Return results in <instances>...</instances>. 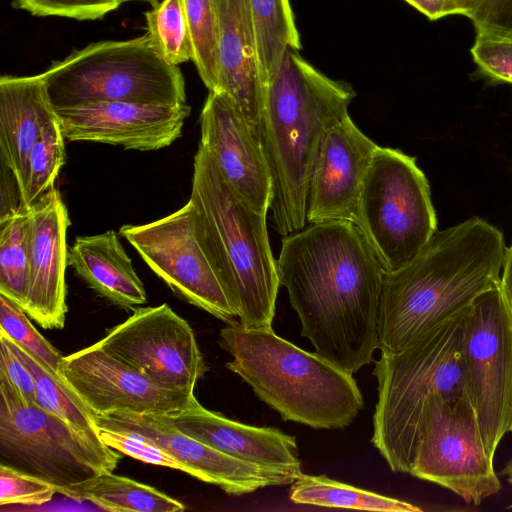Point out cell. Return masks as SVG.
<instances>
[{
    "instance_id": "6da1fadb",
    "label": "cell",
    "mask_w": 512,
    "mask_h": 512,
    "mask_svg": "<svg viewBox=\"0 0 512 512\" xmlns=\"http://www.w3.org/2000/svg\"><path fill=\"white\" fill-rule=\"evenodd\" d=\"M276 266L315 352L351 374L371 363L385 270L356 224L309 223L283 236Z\"/></svg>"
},
{
    "instance_id": "7a4b0ae2",
    "label": "cell",
    "mask_w": 512,
    "mask_h": 512,
    "mask_svg": "<svg viewBox=\"0 0 512 512\" xmlns=\"http://www.w3.org/2000/svg\"><path fill=\"white\" fill-rule=\"evenodd\" d=\"M507 247L480 217L436 231L401 268L385 272L377 319L378 349L396 353L500 284Z\"/></svg>"
},
{
    "instance_id": "3957f363",
    "label": "cell",
    "mask_w": 512,
    "mask_h": 512,
    "mask_svg": "<svg viewBox=\"0 0 512 512\" xmlns=\"http://www.w3.org/2000/svg\"><path fill=\"white\" fill-rule=\"evenodd\" d=\"M353 87L314 68L289 47L263 88L259 140L271 177L274 229L286 236L306 226L310 175L322 137L348 115Z\"/></svg>"
},
{
    "instance_id": "277c9868",
    "label": "cell",
    "mask_w": 512,
    "mask_h": 512,
    "mask_svg": "<svg viewBox=\"0 0 512 512\" xmlns=\"http://www.w3.org/2000/svg\"><path fill=\"white\" fill-rule=\"evenodd\" d=\"M189 203L198 243L239 323L249 329L272 328L280 283L267 214L256 211L226 182L200 143Z\"/></svg>"
},
{
    "instance_id": "5b68a950",
    "label": "cell",
    "mask_w": 512,
    "mask_h": 512,
    "mask_svg": "<svg viewBox=\"0 0 512 512\" xmlns=\"http://www.w3.org/2000/svg\"><path fill=\"white\" fill-rule=\"evenodd\" d=\"M219 345L233 358L226 368L285 421L341 429L364 407L353 374L281 338L272 328L228 324L220 331Z\"/></svg>"
},
{
    "instance_id": "8992f818",
    "label": "cell",
    "mask_w": 512,
    "mask_h": 512,
    "mask_svg": "<svg viewBox=\"0 0 512 512\" xmlns=\"http://www.w3.org/2000/svg\"><path fill=\"white\" fill-rule=\"evenodd\" d=\"M469 306L396 353H381L373 371L378 398L372 443L393 472L410 473L425 406L439 394L465 392L463 344Z\"/></svg>"
},
{
    "instance_id": "52a82bcc",
    "label": "cell",
    "mask_w": 512,
    "mask_h": 512,
    "mask_svg": "<svg viewBox=\"0 0 512 512\" xmlns=\"http://www.w3.org/2000/svg\"><path fill=\"white\" fill-rule=\"evenodd\" d=\"M54 109L103 101L186 103L185 80L148 34L92 43L39 74Z\"/></svg>"
},
{
    "instance_id": "ba28073f",
    "label": "cell",
    "mask_w": 512,
    "mask_h": 512,
    "mask_svg": "<svg viewBox=\"0 0 512 512\" xmlns=\"http://www.w3.org/2000/svg\"><path fill=\"white\" fill-rule=\"evenodd\" d=\"M354 223L385 272L409 263L437 231L430 186L416 158L378 146L365 176Z\"/></svg>"
},
{
    "instance_id": "9c48e42d",
    "label": "cell",
    "mask_w": 512,
    "mask_h": 512,
    "mask_svg": "<svg viewBox=\"0 0 512 512\" xmlns=\"http://www.w3.org/2000/svg\"><path fill=\"white\" fill-rule=\"evenodd\" d=\"M120 459L117 450L95 445L0 381V464L47 481L69 497L73 485L113 471Z\"/></svg>"
},
{
    "instance_id": "30bf717a",
    "label": "cell",
    "mask_w": 512,
    "mask_h": 512,
    "mask_svg": "<svg viewBox=\"0 0 512 512\" xmlns=\"http://www.w3.org/2000/svg\"><path fill=\"white\" fill-rule=\"evenodd\" d=\"M493 459L468 395L453 399L433 395L425 406L409 474L478 506L502 487Z\"/></svg>"
},
{
    "instance_id": "8fae6325",
    "label": "cell",
    "mask_w": 512,
    "mask_h": 512,
    "mask_svg": "<svg viewBox=\"0 0 512 512\" xmlns=\"http://www.w3.org/2000/svg\"><path fill=\"white\" fill-rule=\"evenodd\" d=\"M463 375L484 445L494 458L512 412V319L499 285L469 306Z\"/></svg>"
},
{
    "instance_id": "7c38bea8",
    "label": "cell",
    "mask_w": 512,
    "mask_h": 512,
    "mask_svg": "<svg viewBox=\"0 0 512 512\" xmlns=\"http://www.w3.org/2000/svg\"><path fill=\"white\" fill-rule=\"evenodd\" d=\"M119 234L174 293L227 324L239 323L198 243L189 201L153 222L123 225Z\"/></svg>"
},
{
    "instance_id": "4fadbf2b",
    "label": "cell",
    "mask_w": 512,
    "mask_h": 512,
    "mask_svg": "<svg viewBox=\"0 0 512 512\" xmlns=\"http://www.w3.org/2000/svg\"><path fill=\"white\" fill-rule=\"evenodd\" d=\"M97 344L165 386L194 392L207 371L188 322L164 303L141 307Z\"/></svg>"
},
{
    "instance_id": "5bb4252c",
    "label": "cell",
    "mask_w": 512,
    "mask_h": 512,
    "mask_svg": "<svg viewBox=\"0 0 512 512\" xmlns=\"http://www.w3.org/2000/svg\"><path fill=\"white\" fill-rule=\"evenodd\" d=\"M60 373L95 416L115 412L169 416L195 397L194 392L152 380L97 343L63 357Z\"/></svg>"
},
{
    "instance_id": "9a60e30c",
    "label": "cell",
    "mask_w": 512,
    "mask_h": 512,
    "mask_svg": "<svg viewBox=\"0 0 512 512\" xmlns=\"http://www.w3.org/2000/svg\"><path fill=\"white\" fill-rule=\"evenodd\" d=\"M96 421L101 428L146 437L175 458L183 466V472L230 495L292 484L295 480L224 454L181 432L163 415L115 412L96 416Z\"/></svg>"
},
{
    "instance_id": "2e32d148",
    "label": "cell",
    "mask_w": 512,
    "mask_h": 512,
    "mask_svg": "<svg viewBox=\"0 0 512 512\" xmlns=\"http://www.w3.org/2000/svg\"><path fill=\"white\" fill-rule=\"evenodd\" d=\"M65 139L152 151L170 146L182 135L191 112L181 105L103 101L54 109Z\"/></svg>"
},
{
    "instance_id": "e0dca14e",
    "label": "cell",
    "mask_w": 512,
    "mask_h": 512,
    "mask_svg": "<svg viewBox=\"0 0 512 512\" xmlns=\"http://www.w3.org/2000/svg\"><path fill=\"white\" fill-rule=\"evenodd\" d=\"M69 226L67 207L55 187L27 209L29 281L22 309L44 329L65 325Z\"/></svg>"
},
{
    "instance_id": "ac0fdd59",
    "label": "cell",
    "mask_w": 512,
    "mask_h": 512,
    "mask_svg": "<svg viewBox=\"0 0 512 512\" xmlns=\"http://www.w3.org/2000/svg\"><path fill=\"white\" fill-rule=\"evenodd\" d=\"M377 147L349 114L327 129L310 175L308 224L354 222L361 188Z\"/></svg>"
},
{
    "instance_id": "d6986e66",
    "label": "cell",
    "mask_w": 512,
    "mask_h": 512,
    "mask_svg": "<svg viewBox=\"0 0 512 512\" xmlns=\"http://www.w3.org/2000/svg\"><path fill=\"white\" fill-rule=\"evenodd\" d=\"M200 144L226 182L256 211L267 214L271 177L260 141L223 92L209 91L200 114Z\"/></svg>"
},
{
    "instance_id": "ffe728a7",
    "label": "cell",
    "mask_w": 512,
    "mask_h": 512,
    "mask_svg": "<svg viewBox=\"0 0 512 512\" xmlns=\"http://www.w3.org/2000/svg\"><path fill=\"white\" fill-rule=\"evenodd\" d=\"M166 417L181 432L233 458L294 479L302 474L295 436L279 429L230 420L207 410L195 397Z\"/></svg>"
},
{
    "instance_id": "44dd1931",
    "label": "cell",
    "mask_w": 512,
    "mask_h": 512,
    "mask_svg": "<svg viewBox=\"0 0 512 512\" xmlns=\"http://www.w3.org/2000/svg\"><path fill=\"white\" fill-rule=\"evenodd\" d=\"M213 1L220 61L216 92L231 98L259 140L263 88L250 0Z\"/></svg>"
},
{
    "instance_id": "7402d4cb",
    "label": "cell",
    "mask_w": 512,
    "mask_h": 512,
    "mask_svg": "<svg viewBox=\"0 0 512 512\" xmlns=\"http://www.w3.org/2000/svg\"><path fill=\"white\" fill-rule=\"evenodd\" d=\"M55 117L40 75L0 78V159L18 185L24 164L44 126Z\"/></svg>"
},
{
    "instance_id": "603a6c76",
    "label": "cell",
    "mask_w": 512,
    "mask_h": 512,
    "mask_svg": "<svg viewBox=\"0 0 512 512\" xmlns=\"http://www.w3.org/2000/svg\"><path fill=\"white\" fill-rule=\"evenodd\" d=\"M68 265L99 296L123 308L147 301L146 291L117 233L76 237Z\"/></svg>"
},
{
    "instance_id": "cb8c5ba5",
    "label": "cell",
    "mask_w": 512,
    "mask_h": 512,
    "mask_svg": "<svg viewBox=\"0 0 512 512\" xmlns=\"http://www.w3.org/2000/svg\"><path fill=\"white\" fill-rule=\"evenodd\" d=\"M69 498L89 501L106 511L176 512L186 509L178 500L159 490L112 471L73 485Z\"/></svg>"
},
{
    "instance_id": "d4e9b609",
    "label": "cell",
    "mask_w": 512,
    "mask_h": 512,
    "mask_svg": "<svg viewBox=\"0 0 512 512\" xmlns=\"http://www.w3.org/2000/svg\"><path fill=\"white\" fill-rule=\"evenodd\" d=\"M9 347L23 361L35 380V403L58 416L95 445L106 448L100 437L96 416L66 383L47 371L31 355L0 334Z\"/></svg>"
},
{
    "instance_id": "484cf974",
    "label": "cell",
    "mask_w": 512,
    "mask_h": 512,
    "mask_svg": "<svg viewBox=\"0 0 512 512\" xmlns=\"http://www.w3.org/2000/svg\"><path fill=\"white\" fill-rule=\"evenodd\" d=\"M262 88L279 68L287 48H301L289 0H250Z\"/></svg>"
},
{
    "instance_id": "4316f807",
    "label": "cell",
    "mask_w": 512,
    "mask_h": 512,
    "mask_svg": "<svg viewBox=\"0 0 512 512\" xmlns=\"http://www.w3.org/2000/svg\"><path fill=\"white\" fill-rule=\"evenodd\" d=\"M290 499L297 504L366 511L419 512L405 501L341 483L325 475H299L292 483Z\"/></svg>"
},
{
    "instance_id": "83f0119b",
    "label": "cell",
    "mask_w": 512,
    "mask_h": 512,
    "mask_svg": "<svg viewBox=\"0 0 512 512\" xmlns=\"http://www.w3.org/2000/svg\"><path fill=\"white\" fill-rule=\"evenodd\" d=\"M55 114L30 149L19 183L21 202L28 209L40 196L54 188L65 163V143Z\"/></svg>"
},
{
    "instance_id": "f1b7e54d",
    "label": "cell",
    "mask_w": 512,
    "mask_h": 512,
    "mask_svg": "<svg viewBox=\"0 0 512 512\" xmlns=\"http://www.w3.org/2000/svg\"><path fill=\"white\" fill-rule=\"evenodd\" d=\"M29 281L27 209L0 219V294L21 308Z\"/></svg>"
},
{
    "instance_id": "f546056e",
    "label": "cell",
    "mask_w": 512,
    "mask_h": 512,
    "mask_svg": "<svg viewBox=\"0 0 512 512\" xmlns=\"http://www.w3.org/2000/svg\"><path fill=\"white\" fill-rule=\"evenodd\" d=\"M189 28L192 58L198 74L209 91L219 83V38L213 0H182Z\"/></svg>"
},
{
    "instance_id": "4dcf8cb0",
    "label": "cell",
    "mask_w": 512,
    "mask_h": 512,
    "mask_svg": "<svg viewBox=\"0 0 512 512\" xmlns=\"http://www.w3.org/2000/svg\"><path fill=\"white\" fill-rule=\"evenodd\" d=\"M147 34L159 54L178 66L192 58V44L182 0H162L146 12Z\"/></svg>"
},
{
    "instance_id": "1f68e13d",
    "label": "cell",
    "mask_w": 512,
    "mask_h": 512,
    "mask_svg": "<svg viewBox=\"0 0 512 512\" xmlns=\"http://www.w3.org/2000/svg\"><path fill=\"white\" fill-rule=\"evenodd\" d=\"M24 310L0 294V334L31 355L55 376L60 373L63 356L34 328Z\"/></svg>"
},
{
    "instance_id": "d6a6232c",
    "label": "cell",
    "mask_w": 512,
    "mask_h": 512,
    "mask_svg": "<svg viewBox=\"0 0 512 512\" xmlns=\"http://www.w3.org/2000/svg\"><path fill=\"white\" fill-rule=\"evenodd\" d=\"M57 489L51 483L0 464V505L40 506L49 502Z\"/></svg>"
},
{
    "instance_id": "836d02e7",
    "label": "cell",
    "mask_w": 512,
    "mask_h": 512,
    "mask_svg": "<svg viewBox=\"0 0 512 512\" xmlns=\"http://www.w3.org/2000/svg\"><path fill=\"white\" fill-rule=\"evenodd\" d=\"M470 51L484 75L497 82L512 84V37L476 33Z\"/></svg>"
},
{
    "instance_id": "e575fe53",
    "label": "cell",
    "mask_w": 512,
    "mask_h": 512,
    "mask_svg": "<svg viewBox=\"0 0 512 512\" xmlns=\"http://www.w3.org/2000/svg\"><path fill=\"white\" fill-rule=\"evenodd\" d=\"M120 0H14V6L35 16L96 20L116 10Z\"/></svg>"
},
{
    "instance_id": "d590c367",
    "label": "cell",
    "mask_w": 512,
    "mask_h": 512,
    "mask_svg": "<svg viewBox=\"0 0 512 512\" xmlns=\"http://www.w3.org/2000/svg\"><path fill=\"white\" fill-rule=\"evenodd\" d=\"M100 428L101 440L110 448L147 464L183 471V466L146 437L131 432Z\"/></svg>"
},
{
    "instance_id": "8d00e7d4",
    "label": "cell",
    "mask_w": 512,
    "mask_h": 512,
    "mask_svg": "<svg viewBox=\"0 0 512 512\" xmlns=\"http://www.w3.org/2000/svg\"><path fill=\"white\" fill-rule=\"evenodd\" d=\"M466 17L476 33L512 37V0H474Z\"/></svg>"
},
{
    "instance_id": "74e56055",
    "label": "cell",
    "mask_w": 512,
    "mask_h": 512,
    "mask_svg": "<svg viewBox=\"0 0 512 512\" xmlns=\"http://www.w3.org/2000/svg\"><path fill=\"white\" fill-rule=\"evenodd\" d=\"M0 381L5 382L24 402H35V380L32 373L1 337Z\"/></svg>"
},
{
    "instance_id": "f35d334b",
    "label": "cell",
    "mask_w": 512,
    "mask_h": 512,
    "mask_svg": "<svg viewBox=\"0 0 512 512\" xmlns=\"http://www.w3.org/2000/svg\"><path fill=\"white\" fill-rule=\"evenodd\" d=\"M430 20L459 15L455 0H405Z\"/></svg>"
},
{
    "instance_id": "ab89813d",
    "label": "cell",
    "mask_w": 512,
    "mask_h": 512,
    "mask_svg": "<svg viewBox=\"0 0 512 512\" xmlns=\"http://www.w3.org/2000/svg\"><path fill=\"white\" fill-rule=\"evenodd\" d=\"M499 287L512 319V243L505 253Z\"/></svg>"
},
{
    "instance_id": "60d3db41",
    "label": "cell",
    "mask_w": 512,
    "mask_h": 512,
    "mask_svg": "<svg viewBox=\"0 0 512 512\" xmlns=\"http://www.w3.org/2000/svg\"><path fill=\"white\" fill-rule=\"evenodd\" d=\"M474 0H455L459 15L466 16L470 11Z\"/></svg>"
},
{
    "instance_id": "b9f144b4",
    "label": "cell",
    "mask_w": 512,
    "mask_h": 512,
    "mask_svg": "<svg viewBox=\"0 0 512 512\" xmlns=\"http://www.w3.org/2000/svg\"><path fill=\"white\" fill-rule=\"evenodd\" d=\"M502 475L510 476L512 475V458L508 461L504 469L501 471Z\"/></svg>"
},
{
    "instance_id": "7bdbcfd3",
    "label": "cell",
    "mask_w": 512,
    "mask_h": 512,
    "mask_svg": "<svg viewBox=\"0 0 512 512\" xmlns=\"http://www.w3.org/2000/svg\"><path fill=\"white\" fill-rule=\"evenodd\" d=\"M120 1L122 3H124V2H131V1H143V2H148V3H150L152 5V4L156 3L159 0H120Z\"/></svg>"
},
{
    "instance_id": "ee69618b",
    "label": "cell",
    "mask_w": 512,
    "mask_h": 512,
    "mask_svg": "<svg viewBox=\"0 0 512 512\" xmlns=\"http://www.w3.org/2000/svg\"><path fill=\"white\" fill-rule=\"evenodd\" d=\"M506 478H507L508 483L512 486V475L507 476ZM508 508H512V504L509 505Z\"/></svg>"
},
{
    "instance_id": "f6af8a7d",
    "label": "cell",
    "mask_w": 512,
    "mask_h": 512,
    "mask_svg": "<svg viewBox=\"0 0 512 512\" xmlns=\"http://www.w3.org/2000/svg\"><path fill=\"white\" fill-rule=\"evenodd\" d=\"M509 432H512V412H511V419L509 424Z\"/></svg>"
}]
</instances>
